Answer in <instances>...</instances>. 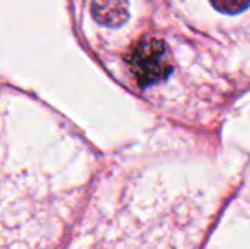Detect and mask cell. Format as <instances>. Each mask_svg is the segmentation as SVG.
Wrapping results in <instances>:
<instances>
[{
    "label": "cell",
    "instance_id": "2",
    "mask_svg": "<svg viewBox=\"0 0 250 249\" xmlns=\"http://www.w3.org/2000/svg\"><path fill=\"white\" fill-rule=\"evenodd\" d=\"M94 19L102 26L118 27L128 21V3L125 2H94Z\"/></svg>",
    "mask_w": 250,
    "mask_h": 249
},
{
    "label": "cell",
    "instance_id": "3",
    "mask_svg": "<svg viewBox=\"0 0 250 249\" xmlns=\"http://www.w3.org/2000/svg\"><path fill=\"white\" fill-rule=\"evenodd\" d=\"M250 7V2H237V0H225V2H213V9L221 14H240Z\"/></svg>",
    "mask_w": 250,
    "mask_h": 249
},
{
    "label": "cell",
    "instance_id": "1",
    "mask_svg": "<svg viewBox=\"0 0 250 249\" xmlns=\"http://www.w3.org/2000/svg\"><path fill=\"white\" fill-rule=\"evenodd\" d=\"M126 63L140 87L164 82L172 73V58L167 45L155 36H143L126 53Z\"/></svg>",
    "mask_w": 250,
    "mask_h": 249
}]
</instances>
